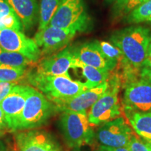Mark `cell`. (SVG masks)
Masks as SVG:
<instances>
[{
  "instance_id": "obj_8",
  "label": "cell",
  "mask_w": 151,
  "mask_h": 151,
  "mask_svg": "<svg viewBox=\"0 0 151 151\" xmlns=\"http://www.w3.org/2000/svg\"><path fill=\"white\" fill-rule=\"evenodd\" d=\"M134 132L125 120L118 117L100 125L96 132V139L101 146L108 147H128Z\"/></svg>"
},
{
  "instance_id": "obj_16",
  "label": "cell",
  "mask_w": 151,
  "mask_h": 151,
  "mask_svg": "<svg viewBox=\"0 0 151 151\" xmlns=\"http://www.w3.org/2000/svg\"><path fill=\"white\" fill-rule=\"evenodd\" d=\"M21 22L22 28L29 30L39 19L37 0H6Z\"/></svg>"
},
{
  "instance_id": "obj_14",
  "label": "cell",
  "mask_w": 151,
  "mask_h": 151,
  "mask_svg": "<svg viewBox=\"0 0 151 151\" xmlns=\"http://www.w3.org/2000/svg\"><path fill=\"white\" fill-rule=\"evenodd\" d=\"M72 52L74 58L78 61L100 70L112 71L117 67L116 63L109 60L101 52L97 40L72 48Z\"/></svg>"
},
{
  "instance_id": "obj_30",
  "label": "cell",
  "mask_w": 151,
  "mask_h": 151,
  "mask_svg": "<svg viewBox=\"0 0 151 151\" xmlns=\"http://www.w3.org/2000/svg\"><path fill=\"white\" fill-rule=\"evenodd\" d=\"M97 151H130L128 147H108L104 146H99Z\"/></svg>"
},
{
  "instance_id": "obj_28",
  "label": "cell",
  "mask_w": 151,
  "mask_h": 151,
  "mask_svg": "<svg viewBox=\"0 0 151 151\" xmlns=\"http://www.w3.org/2000/svg\"><path fill=\"white\" fill-rule=\"evenodd\" d=\"M148 0H127V3L124 6L123 10L122 11L121 15H127L129 12L134 9L136 7L139 6V5L142 4L143 3L146 2Z\"/></svg>"
},
{
  "instance_id": "obj_15",
  "label": "cell",
  "mask_w": 151,
  "mask_h": 151,
  "mask_svg": "<svg viewBox=\"0 0 151 151\" xmlns=\"http://www.w3.org/2000/svg\"><path fill=\"white\" fill-rule=\"evenodd\" d=\"M28 91L29 86L16 85L0 104V106L4 113L8 128L13 131L24 109Z\"/></svg>"
},
{
  "instance_id": "obj_5",
  "label": "cell",
  "mask_w": 151,
  "mask_h": 151,
  "mask_svg": "<svg viewBox=\"0 0 151 151\" xmlns=\"http://www.w3.org/2000/svg\"><path fill=\"white\" fill-rule=\"evenodd\" d=\"M108 82L109 88L92 106L88 113V120L92 127L114 120L121 114L118 92L122 86L116 72L110 75Z\"/></svg>"
},
{
  "instance_id": "obj_35",
  "label": "cell",
  "mask_w": 151,
  "mask_h": 151,
  "mask_svg": "<svg viewBox=\"0 0 151 151\" xmlns=\"http://www.w3.org/2000/svg\"><path fill=\"white\" fill-rule=\"evenodd\" d=\"M3 134H4V132H1V131H0V137H1V136L3 135Z\"/></svg>"
},
{
  "instance_id": "obj_4",
  "label": "cell",
  "mask_w": 151,
  "mask_h": 151,
  "mask_svg": "<svg viewBox=\"0 0 151 151\" xmlns=\"http://www.w3.org/2000/svg\"><path fill=\"white\" fill-rule=\"evenodd\" d=\"M48 25L86 32L92 27V20L87 11L85 0H61Z\"/></svg>"
},
{
  "instance_id": "obj_17",
  "label": "cell",
  "mask_w": 151,
  "mask_h": 151,
  "mask_svg": "<svg viewBox=\"0 0 151 151\" xmlns=\"http://www.w3.org/2000/svg\"><path fill=\"white\" fill-rule=\"evenodd\" d=\"M125 113L138 137L151 148V112L125 111Z\"/></svg>"
},
{
  "instance_id": "obj_13",
  "label": "cell",
  "mask_w": 151,
  "mask_h": 151,
  "mask_svg": "<svg viewBox=\"0 0 151 151\" xmlns=\"http://www.w3.org/2000/svg\"><path fill=\"white\" fill-rule=\"evenodd\" d=\"M109 88V82L100 86L87 90L82 93L71 99L57 101L53 102L56 110L58 111H72V112L86 113L88 109L91 108L100 97Z\"/></svg>"
},
{
  "instance_id": "obj_7",
  "label": "cell",
  "mask_w": 151,
  "mask_h": 151,
  "mask_svg": "<svg viewBox=\"0 0 151 151\" xmlns=\"http://www.w3.org/2000/svg\"><path fill=\"white\" fill-rule=\"evenodd\" d=\"M0 47L8 51L21 54L35 63L42 56L35 40L18 30L6 28L0 30Z\"/></svg>"
},
{
  "instance_id": "obj_23",
  "label": "cell",
  "mask_w": 151,
  "mask_h": 151,
  "mask_svg": "<svg viewBox=\"0 0 151 151\" xmlns=\"http://www.w3.org/2000/svg\"><path fill=\"white\" fill-rule=\"evenodd\" d=\"M27 68L16 67L0 64V81L1 82L18 83V81L26 78Z\"/></svg>"
},
{
  "instance_id": "obj_1",
  "label": "cell",
  "mask_w": 151,
  "mask_h": 151,
  "mask_svg": "<svg viewBox=\"0 0 151 151\" xmlns=\"http://www.w3.org/2000/svg\"><path fill=\"white\" fill-rule=\"evenodd\" d=\"M110 41L123 54L128 65L140 73L151 44V31L143 26H131L113 32Z\"/></svg>"
},
{
  "instance_id": "obj_12",
  "label": "cell",
  "mask_w": 151,
  "mask_h": 151,
  "mask_svg": "<svg viewBox=\"0 0 151 151\" xmlns=\"http://www.w3.org/2000/svg\"><path fill=\"white\" fill-rule=\"evenodd\" d=\"M74 61L72 48L68 47L39 60L35 71L46 76L69 74L68 71L73 69Z\"/></svg>"
},
{
  "instance_id": "obj_6",
  "label": "cell",
  "mask_w": 151,
  "mask_h": 151,
  "mask_svg": "<svg viewBox=\"0 0 151 151\" xmlns=\"http://www.w3.org/2000/svg\"><path fill=\"white\" fill-rule=\"evenodd\" d=\"M60 127L65 143L71 148L90 144L95 136L87 113L64 111L60 116Z\"/></svg>"
},
{
  "instance_id": "obj_36",
  "label": "cell",
  "mask_w": 151,
  "mask_h": 151,
  "mask_svg": "<svg viewBox=\"0 0 151 151\" xmlns=\"http://www.w3.org/2000/svg\"><path fill=\"white\" fill-rule=\"evenodd\" d=\"M149 147H150V146H149ZM150 151H151V148H150Z\"/></svg>"
},
{
  "instance_id": "obj_10",
  "label": "cell",
  "mask_w": 151,
  "mask_h": 151,
  "mask_svg": "<svg viewBox=\"0 0 151 151\" xmlns=\"http://www.w3.org/2000/svg\"><path fill=\"white\" fill-rule=\"evenodd\" d=\"M76 34L71 30L48 25L38 30L34 40L40 48L41 55L48 56L67 48Z\"/></svg>"
},
{
  "instance_id": "obj_9",
  "label": "cell",
  "mask_w": 151,
  "mask_h": 151,
  "mask_svg": "<svg viewBox=\"0 0 151 151\" xmlns=\"http://www.w3.org/2000/svg\"><path fill=\"white\" fill-rule=\"evenodd\" d=\"M122 104L125 111L151 112V78H140L128 84Z\"/></svg>"
},
{
  "instance_id": "obj_21",
  "label": "cell",
  "mask_w": 151,
  "mask_h": 151,
  "mask_svg": "<svg viewBox=\"0 0 151 151\" xmlns=\"http://www.w3.org/2000/svg\"><path fill=\"white\" fill-rule=\"evenodd\" d=\"M0 64L16 67H33L37 63L17 52L8 51L0 47Z\"/></svg>"
},
{
  "instance_id": "obj_27",
  "label": "cell",
  "mask_w": 151,
  "mask_h": 151,
  "mask_svg": "<svg viewBox=\"0 0 151 151\" xmlns=\"http://www.w3.org/2000/svg\"><path fill=\"white\" fill-rule=\"evenodd\" d=\"M16 85L17 83L1 82L0 81V104L6 97V96L12 90L13 88Z\"/></svg>"
},
{
  "instance_id": "obj_26",
  "label": "cell",
  "mask_w": 151,
  "mask_h": 151,
  "mask_svg": "<svg viewBox=\"0 0 151 151\" xmlns=\"http://www.w3.org/2000/svg\"><path fill=\"white\" fill-rule=\"evenodd\" d=\"M140 76L141 78H151V44L148 48L146 60L141 69Z\"/></svg>"
},
{
  "instance_id": "obj_20",
  "label": "cell",
  "mask_w": 151,
  "mask_h": 151,
  "mask_svg": "<svg viewBox=\"0 0 151 151\" xmlns=\"http://www.w3.org/2000/svg\"><path fill=\"white\" fill-rule=\"evenodd\" d=\"M61 0H40L39 5V30L49 24Z\"/></svg>"
},
{
  "instance_id": "obj_24",
  "label": "cell",
  "mask_w": 151,
  "mask_h": 151,
  "mask_svg": "<svg viewBox=\"0 0 151 151\" xmlns=\"http://www.w3.org/2000/svg\"><path fill=\"white\" fill-rule=\"evenodd\" d=\"M97 44L104 55L109 60L116 63L117 65L124 58L121 50L112 43L97 41Z\"/></svg>"
},
{
  "instance_id": "obj_3",
  "label": "cell",
  "mask_w": 151,
  "mask_h": 151,
  "mask_svg": "<svg viewBox=\"0 0 151 151\" xmlns=\"http://www.w3.org/2000/svg\"><path fill=\"white\" fill-rule=\"evenodd\" d=\"M57 111L55 106L40 91L29 86L25 104L17 120L14 131L40 127Z\"/></svg>"
},
{
  "instance_id": "obj_34",
  "label": "cell",
  "mask_w": 151,
  "mask_h": 151,
  "mask_svg": "<svg viewBox=\"0 0 151 151\" xmlns=\"http://www.w3.org/2000/svg\"><path fill=\"white\" fill-rule=\"evenodd\" d=\"M106 2L108 3H112V2H115L116 0H106Z\"/></svg>"
},
{
  "instance_id": "obj_33",
  "label": "cell",
  "mask_w": 151,
  "mask_h": 151,
  "mask_svg": "<svg viewBox=\"0 0 151 151\" xmlns=\"http://www.w3.org/2000/svg\"><path fill=\"white\" fill-rule=\"evenodd\" d=\"M6 151H17V150H16V148H10V147H9V148L7 149Z\"/></svg>"
},
{
  "instance_id": "obj_11",
  "label": "cell",
  "mask_w": 151,
  "mask_h": 151,
  "mask_svg": "<svg viewBox=\"0 0 151 151\" xmlns=\"http://www.w3.org/2000/svg\"><path fill=\"white\" fill-rule=\"evenodd\" d=\"M17 151H61L59 143L46 131L30 129L15 135Z\"/></svg>"
},
{
  "instance_id": "obj_32",
  "label": "cell",
  "mask_w": 151,
  "mask_h": 151,
  "mask_svg": "<svg viewBox=\"0 0 151 151\" xmlns=\"http://www.w3.org/2000/svg\"><path fill=\"white\" fill-rule=\"evenodd\" d=\"M0 151H6L5 145L4 144L2 141H0Z\"/></svg>"
},
{
  "instance_id": "obj_22",
  "label": "cell",
  "mask_w": 151,
  "mask_h": 151,
  "mask_svg": "<svg viewBox=\"0 0 151 151\" xmlns=\"http://www.w3.org/2000/svg\"><path fill=\"white\" fill-rule=\"evenodd\" d=\"M126 16L125 21L129 24L151 22V0L136 7Z\"/></svg>"
},
{
  "instance_id": "obj_29",
  "label": "cell",
  "mask_w": 151,
  "mask_h": 151,
  "mask_svg": "<svg viewBox=\"0 0 151 151\" xmlns=\"http://www.w3.org/2000/svg\"><path fill=\"white\" fill-rule=\"evenodd\" d=\"M127 1V0H116L115 1L114 6H113V12L116 16H118L122 14V11L123 10Z\"/></svg>"
},
{
  "instance_id": "obj_25",
  "label": "cell",
  "mask_w": 151,
  "mask_h": 151,
  "mask_svg": "<svg viewBox=\"0 0 151 151\" xmlns=\"http://www.w3.org/2000/svg\"><path fill=\"white\" fill-rule=\"evenodd\" d=\"M130 151H150V147L139 137L134 135L128 146Z\"/></svg>"
},
{
  "instance_id": "obj_2",
  "label": "cell",
  "mask_w": 151,
  "mask_h": 151,
  "mask_svg": "<svg viewBox=\"0 0 151 151\" xmlns=\"http://www.w3.org/2000/svg\"><path fill=\"white\" fill-rule=\"evenodd\" d=\"M26 78L52 103L71 99L88 90L84 83L73 81L69 74L46 76L32 70L28 71Z\"/></svg>"
},
{
  "instance_id": "obj_18",
  "label": "cell",
  "mask_w": 151,
  "mask_h": 151,
  "mask_svg": "<svg viewBox=\"0 0 151 151\" xmlns=\"http://www.w3.org/2000/svg\"><path fill=\"white\" fill-rule=\"evenodd\" d=\"M73 69H80L81 73L86 78L85 86L88 90L95 88L109 81L111 71L100 70L97 68L86 65L75 58Z\"/></svg>"
},
{
  "instance_id": "obj_19",
  "label": "cell",
  "mask_w": 151,
  "mask_h": 151,
  "mask_svg": "<svg viewBox=\"0 0 151 151\" xmlns=\"http://www.w3.org/2000/svg\"><path fill=\"white\" fill-rule=\"evenodd\" d=\"M11 29L22 31L21 22L6 0H0V30Z\"/></svg>"
},
{
  "instance_id": "obj_31",
  "label": "cell",
  "mask_w": 151,
  "mask_h": 151,
  "mask_svg": "<svg viewBox=\"0 0 151 151\" xmlns=\"http://www.w3.org/2000/svg\"><path fill=\"white\" fill-rule=\"evenodd\" d=\"M6 127H8V124H7V122L6 120L4 113L2 109L0 106V131Z\"/></svg>"
}]
</instances>
